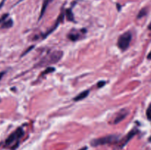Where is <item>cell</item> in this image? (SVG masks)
Instances as JSON below:
<instances>
[{"label":"cell","instance_id":"obj_5","mask_svg":"<svg viewBox=\"0 0 151 150\" xmlns=\"http://www.w3.org/2000/svg\"><path fill=\"white\" fill-rule=\"evenodd\" d=\"M86 32V29H81V30H72V32L68 34L67 37L70 41H76L79 40L83 35H85Z\"/></svg>","mask_w":151,"mask_h":150},{"label":"cell","instance_id":"obj_10","mask_svg":"<svg viewBox=\"0 0 151 150\" xmlns=\"http://www.w3.org/2000/svg\"><path fill=\"white\" fill-rule=\"evenodd\" d=\"M89 92H90L89 90H86V91L80 93L77 96H75V98H74V101H81V100L84 99L86 98V97L88 96V94H89Z\"/></svg>","mask_w":151,"mask_h":150},{"label":"cell","instance_id":"obj_7","mask_svg":"<svg viewBox=\"0 0 151 150\" xmlns=\"http://www.w3.org/2000/svg\"><path fill=\"white\" fill-rule=\"evenodd\" d=\"M8 14L3 15L2 17L0 19V24H1V28L2 29H8L13 26V21L11 19H7Z\"/></svg>","mask_w":151,"mask_h":150},{"label":"cell","instance_id":"obj_12","mask_svg":"<svg viewBox=\"0 0 151 150\" xmlns=\"http://www.w3.org/2000/svg\"><path fill=\"white\" fill-rule=\"evenodd\" d=\"M66 18H67V19L69 21H75L73 13H72L71 9H67V10H66Z\"/></svg>","mask_w":151,"mask_h":150},{"label":"cell","instance_id":"obj_15","mask_svg":"<svg viewBox=\"0 0 151 150\" xmlns=\"http://www.w3.org/2000/svg\"><path fill=\"white\" fill-rule=\"evenodd\" d=\"M146 116H147V119L149 121H151V103L149 104L147 110H146Z\"/></svg>","mask_w":151,"mask_h":150},{"label":"cell","instance_id":"obj_4","mask_svg":"<svg viewBox=\"0 0 151 150\" xmlns=\"http://www.w3.org/2000/svg\"><path fill=\"white\" fill-rule=\"evenodd\" d=\"M132 40V34L131 32H124L118 38L117 46L122 51H125L129 47L130 44Z\"/></svg>","mask_w":151,"mask_h":150},{"label":"cell","instance_id":"obj_1","mask_svg":"<svg viewBox=\"0 0 151 150\" xmlns=\"http://www.w3.org/2000/svg\"><path fill=\"white\" fill-rule=\"evenodd\" d=\"M63 55V52L62 51H48L39 61L37 63L35 67H44L48 66L52 64H55L61 60Z\"/></svg>","mask_w":151,"mask_h":150},{"label":"cell","instance_id":"obj_13","mask_svg":"<svg viewBox=\"0 0 151 150\" xmlns=\"http://www.w3.org/2000/svg\"><path fill=\"white\" fill-rule=\"evenodd\" d=\"M147 9L146 8L142 9V10L139 11V13H138V15H137V19H141V18L144 17V16H145L146 15H147Z\"/></svg>","mask_w":151,"mask_h":150},{"label":"cell","instance_id":"obj_23","mask_svg":"<svg viewBox=\"0 0 151 150\" xmlns=\"http://www.w3.org/2000/svg\"><path fill=\"white\" fill-rule=\"evenodd\" d=\"M149 141H151V137H150V138H149Z\"/></svg>","mask_w":151,"mask_h":150},{"label":"cell","instance_id":"obj_20","mask_svg":"<svg viewBox=\"0 0 151 150\" xmlns=\"http://www.w3.org/2000/svg\"><path fill=\"white\" fill-rule=\"evenodd\" d=\"M148 29H150V30H151V23L148 25Z\"/></svg>","mask_w":151,"mask_h":150},{"label":"cell","instance_id":"obj_21","mask_svg":"<svg viewBox=\"0 0 151 150\" xmlns=\"http://www.w3.org/2000/svg\"><path fill=\"white\" fill-rule=\"evenodd\" d=\"M86 149H87V148H86V147H84V148L81 149H80V150H86Z\"/></svg>","mask_w":151,"mask_h":150},{"label":"cell","instance_id":"obj_3","mask_svg":"<svg viewBox=\"0 0 151 150\" xmlns=\"http://www.w3.org/2000/svg\"><path fill=\"white\" fill-rule=\"evenodd\" d=\"M119 137L120 136L119 135H109L107 136L93 140L91 142V144L94 146H97L105 145V144H116V143L119 142Z\"/></svg>","mask_w":151,"mask_h":150},{"label":"cell","instance_id":"obj_6","mask_svg":"<svg viewBox=\"0 0 151 150\" xmlns=\"http://www.w3.org/2000/svg\"><path fill=\"white\" fill-rule=\"evenodd\" d=\"M128 115V111L126 109H122L119 110L118 113H116V116L114 118L113 121H112V124H116L123 121L124 119L126 118V116Z\"/></svg>","mask_w":151,"mask_h":150},{"label":"cell","instance_id":"obj_18","mask_svg":"<svg viewBox=\"0 0 151 150\" xmlns=\"http://www.w3.org/2000/svg\"><path fill=\"white\" fill-rule=\"evenodd\" d=\"M4 74H5V71L0 72V80H1V79H2V77H3V76H4Z\"/></svg>","mask_w":151,"mask_h":150},{"label":"cell","instance_id":"obj_22","mask_svg":"<svg viewBox=\"0 0 151 150\" xmlns=\"http://www.w3.org/2000/svg\"><path fill=\"white\" fill-rule=\"evenodd\" d=\"M22 1V0H19V1H18V3H19V2H21V1ZM18 3H17V4H18Z\"/></svg>","mask_w":151,"mask_h":150},{"label":"cell","instance_id":"obj_2","mask_svg":"<svg viewBox=\"0 0 151 150\" xmlns=\"http://www.w3.org/2000/svg\"><path fill=\"white\" fill-rule=\"evenodd\" d=\"M24 132L22 128H18L13 133L10 134L4 142V146L6 147H10L11 149L14 150L18 147L19 144V141L23 137Z\"/></svg>","mask_w":151,"mask_h":150},{"label":"cell","instance_id":"obj_9","mask_svg":"<svg viewBox=\"0 0 151 150\" xmlns=\"http://www.w3.org/2000/svg\"><path fill=\"white\" fill-rule=\"evenodd\" d=\"M137 132H138V130L136 129H132L131 131H130V132L127 134L126 136L124 138V139L122 140V145H121V147H123L124 146L126 145L127 143H128V141H129L130 140H131V138L134 136V135H137Z\"/></svg>","mask_w":151,"mask_h":150},{"label":"cell","instance_id":"obj_19","mask_svg":"<svg viewBox=\"0 0 151 150\" xmlns=\"http://www.w3.org/2000/svg\"><path fill=\"white\" fill-rule=\"evenodd\" d=\"M147 58L148 59V60H151V51H150V53H149V54H147Z\"/></svg>","mask_w":151,"mask_h":150},{"label":"cell","instance_id":"obj_14","mask_svg":"<svg viewBox=\"0 0 151 150\" xmlns=\"http://www.w3.org/2000/svg\"><path fill=\"white\" fill-rule=\"evenodd\" d=\"M55 71V68H53V67H49V68H47V69H46V70L44 71H43L42 73H41V76H44V74H48V73H51V72Z\"/></svg>","mask_w":151,"mask_h":150},{"label":"cell","instance_id":"obj_8","mask_svg":"<svg viewBox=\"0 0 151 150\" xmlns=\"http://www.w3.org/2000/svg\"><path fill=\"white\" fill-rule=\"evenodd\" d=\"M63 17H64V14H63V12H62V13L60 14V16H58V18L57 21H56V22H55V24H54V26H53L52 27L51 29H50V30H48L47 32H45V33H44V35H43V38H47V37L49 36V35H50V34H52V32H53L56 29H57L58 26L59 25H60V22H61L62 21H63Z\"/></svg>","mask_w":151,"mask_h":150},{"label":"cell","instance_id":"obj_11","mask_svg":"<svg viewBox=\"0 0 151 150\" xmlns=\"http://www.w3.org/2000/svg\"><path fill=\"white\" fill-rule=\"evenodd\" d=\"M52 1L53 0H44V3H43L42 7H41V13H40V16H39V18H38V20L41 19V18H42L43 16H44V13H45L46 10H47V7H48V5L50 4V3L52 2Z\"/></svg>","mask_w":151,"mask_h":150},{"label":"cell","instance_id":"obj_17","mask_svg":"<svg viewBox=\"0 0 151 150\" xmlns=\"http://www.w3.org/2000/svg\"><path fill=\"white\" fill-rule=\"evenodd\" d=\"M32 48H33V46H31L30 47V48H29V49H27L26 50V51H25V52L24 53V54H22V56H24V55H25V54H27V52H29V50H31V49H32Z\"/></svg>","mask_w":151,"mask_h":150},{"label":"cell","instance_id":"obj_16","mask_svg":"<svg viewBox=\"0 0 151 150\" xmlns=\"http://www.w3.org/2000/svg\"><path fill=\"white\" fill-rule=\"evenodd\" d=\"M106 84V82H105V81H100V82L97 83V87H98V88H102V87L104 86Z\"/></svg>","mask_w":151,"mask_h":150}]
</instances>
